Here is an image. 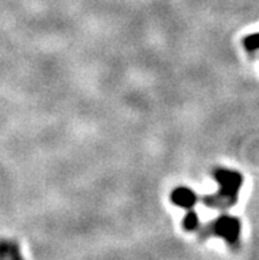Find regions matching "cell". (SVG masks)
<instances>
[{"mask_svg": "<svg viewBox=\"0 0 259 260\" xmlns=\"http://www.w3.org/2000/svg\"><path fill=\"white\" fill-rule=\"evenodd\" d=\"M213 178L218 184V190L214 194L204 196L201 198L207 208L213 210L226 211L233 208L238 201L240 189L242 188L243 177L240 172L226 168H217L213 172Z\"/></svg>", "mask_w": 259, "mask_h": 260, "instance_id": "cell-1", "label": "cell"}, {"mask_svg": "<svg viewBox=\"0 0 259 260\" xmlns=\"http://www.w3.org/2000/svg\"><path fill=\"white\" fill-rule=\"evenodd\" d=\"M241 233L242 224L240 218L230 214H222L201 229L200 239L205 241L209 238H220L227 246L236 247L240 244Z\"/></svg>", "mask_w": 259, "mask_h": 260, "instance_id": "cell-2", "label": "cell"}, {"mask_svg": "<svg viewBox=\"0 0 259 260\" xmlns=\"http://www.w3.org/2000/svg\"><path fill=\"white\" fill-rule=\"evenodd\" d=\"M181 224H183V229L187 233H193V231L200 229V217L193 209H190V210H187V214L184 215Z\"/></svg>", "mask_w": 259, "mask_h": 260, "instance_id": "cell-5", "label": "cell"}, {"mask_svg": "<svg viewBox=\"0 0 259 260\" xmlns=\"http://www.w3.org/2000/svg\"><path fill=\"white\" fill-rule=\"evenodd\" d=\"M171 202L177 208L190 210L198 202V196L187 186H179L171 193Z\"/></svg>", "mask_w": 259, "mask_h": 260, "instance_id": "cell-3", "label": "cell"}, {"mask_svg": "<svg viewBox=\"0 0 259 260\" xmlns=\"http://www.w3.org/2000/svg\"><path fill=\"white\" fill-rule=\"evenodd\" d=\"M0 260H25L20 244L13 239H0Z\"/></svg>", "mask_w": 259, "mask_h": 260, "instance_id": "cell-4", "label": "cell"}, {"mask_svg": "<svg viewBox=\"0 0 259 260\" xmlns=\"http://www.w3.org/2000/svg\"><path fill=\"white\" fill-rule=\"evenodd\" d=\"M243 46L245 49L249 50V52H255L259 50V32L253 33V35H249L243 39Z\"/></svg>", "mask_w": 259, "mask_h": 260, "instance_id": "cell-6", "label": "cell"}]
</instances>
